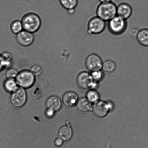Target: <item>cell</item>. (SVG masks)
<instances>
[{
    "label": "cell",
    "instance_id": "f1b7e54d",
    "mask_svg": "<svg viewBox=\"0 0 148 148\" xmlns=\"http://www.w3.org/2000/svg\"><path fill=\"white\" fill-rule=\"evenodd\" d=\"M64 142V141H63L62 139L60 138H57L56 139L55 141H54V144H55L56 146L58 147H61L62 146L63 143H64V142Z\"/></svg>",
    "mask_w": 148,
    "mask_h": 148
},
{
    "label": "cell",
    "instance_id": "ac0fdd59",
    "mask_svg": "<svg viewBox=\"0 0 148 148\" xmlns=\"http://www.w3.org/2000/svg\"><path fill=\"white\" fill-rule=\"evenodd\" d=\"M16 81L14 79H7L4 83V87L5 90L9 92L12 93L18 88Z\"/></svg>",
    "mask_w": 148,
    "mask_h": 148
},
{
    "label": "cell",
    "instance_id": "603a6c76",
    "mask_svg": "<svg viewBox=\"0 0 148 148\" xmlns=\"http://www.w3.org/2000/svg\"><path fill=\"white\" fill-rule=\"evenodd\" d=\"M30 71L35 76V77H38L41 75L42 73V70L40 66L36 64L31 67Z\"/></svg>",
    "mask_w": 148,
    "mask_h": 148
},
{
    "label": "cell",
    "instance_id": "9c48e42d",
    "mask_svg": "<svg viewBox=\"0 0 148 148\" xmlns=\"http://www.w3.org/2000/svg\"><path fill=\"white\" fill-rule=\"evenodd\" d=\"M91 74L87 72L83 71L79 74L77 77V83L79 87L83 90L93 87L94 83Z\"/></svg>",
    "mask_w": 148,
    "mask_h": 148
},
{
    "label": "cell",
    "instance_id": "8fae6325",
    "mask_svg": "<svg viewBox=\"0 0 148 148\" xmlns=\"http://www.w3.org/2000/svg\"><path fill=\"white\" fill-rule=\"evenodd\" d=\"M133 13V9L130 5L126 3H121L117 6V15L127 20L130 18Z\"/></svg>",
    "mask_w": 148,
    "mask_h": 148
},
{
    "label": "cell",
    "instance_id": "7c38bea8",
    "mask_svg": "<svg viewBox=\"0 0 148 148\" xmlns=\"http://www.w3.org/2000/svg\"><path fill=\"white\" fill-rule=\"evenodd\" d=\"M78 97L77 93L73 92H68L63 95L62 101L65 107H72L77 104Z\"/></svg>",
    "mask_w": 148,
    "mask_h": 148
},
{
    "label": "cell",
    "instance_id": "cb8c5ba5",
    "mask_svg": "<svg viewBox=\"0 0 148 148\" xmlns=\"http://www.w3.org/2000/svg\"><path fill=\"white\" fill-rule=\"evenodd\" d=\"M91 74L93 79L96 81H99L103 77V73L101 70L92 72Z\"/></svg>",
    "mask_w": 148,
    "mask_h": 148
},
{
    "label": "cell",
    "instance_id": "30bf717a",
    "mask_svg": "<svg viewBox=\"0 0 148 148\" xmlns=\"http://www.w3.org/2000/svg\"><path fill=\"white\" fill-rule=\"evenodd\" d=\"M16 40L18 44L23 47H28L32 44L34 40L32 33L23 30L17 34Z\"/></svg>",
    "mask_w": 148,
    "mask_h": 148
},
{
    "label": "cell",
    "instance_id": "484cf974",
    "mask_svg": "<svg viewBox=\"0 0 148 148\" xmlns=\"http://www.w3.org/2000/svg\"><path fill=\"white\" fill-rule=\"evenodd\" d=\"M2 58L7 62L9 63L12 59V54L9 52H5L2 54Z\"/></svg>",
    "mask_w": 148,
    "mask_h": 148
},
{
    "label": "cell",
    "instance_id": "4316f807",
    "mask_svg": "<svg viewBox=\"0 0 148 148\" xmlns=\"http://www.w3.org/2000/svg\"><path fill=\"white\" fill-rule=\"evenodd\" d=\"M9 63L6 62L2 58V56H0V71L8 65Z\"/></svg>",
    "mask_w": 148,
    "mask_h": 148
},
{
    "label": "cell",
    "instance_id": "d6986e66",
    "mask_svg": "<svg viewBox=\"0 0 148 148\" xmlns=\"http://www.w3.org/2000/svg\"><path fill=\"white\" fill-rule=\"evenodd\" d=\"M63 8L67 10L75 9L78 4V0H59Z\"/></svg>",
    "mask_w": 148,
    "mask_h": 148
},
{
    "label": "cell",
    "instance_id": "e0dca14e",
    "mask_svg": "<svg viewBox=\"0 0 148 148\" xmlns=\"http://www.w3.org/2000/svg\"><path fill=\"white\" fill-rule=\"evenodd\" d=\"M116 65L114 61L111 60H107L103 62L102 70L107 73H113L116 70Z\"/></svg>",
    "mask_w": 148,
    "mask_h": 148
},
{
    "label": "cell",
    "instance_id": "ba28073f",
    "mask_svg": "<svg viewBox=\"0 0 148 148\" xmlns=\"http://www.w3.org/2000/svg\"><path fill=\"white\" fill-rule=\"evenodd\" d=\"M112 108L110 103L103 101H98L94 103L92 108L93 114L99 118L105 117Z\"/></svg>",
    "mask_w": 148,
    "mask_h": 148
},
{
    "label": "cell",
    "instance_id": "f546056e",
    "mask_svg": "<svg viewBox=\"0 0 148 148\" xmlns=\"http://www.w3.org/2000/svg\"><path fill=\"white\" fill-rule=\"evenodd\" d=\"M75 9H71L67 10L68 13L70 15H73L75 12Z\"/></svg>",
    "mask_w": 148,
    "mask_h": 148
},
{
    "label": "cell",
    "instance_id": "2e32d148",
    "mask_svg": "<svg viewBox=\"0 0 148 148\" xmlns=\"http://www.w3.org/2000/svg\"><path fill=\"white\" fill-rule=\"evenodd\" d=\"M136 40L141 45L148 47V28H145L140 30Z\"/></svg>",
    "mask_w": 148,
    "mask_h": 148
},
{
    "label": "cell",
    "instance_id": "52a82bcc",
    "mask_svg": "<svg viewBox=\"0 0 148 148\" xmlns=\"http://www.w3.org/2000/svg\"><path fill=\"white\" fill-rule=\"evenodd\" d=\"M103 62L99 56L95 53H92L86 58L85 66L88 70L92 72L101 70Z\"/></svg>",
    "mask_w": 148,
    "mask_h": 148
},
{
    "label": "cell",
    "instance_id": "5b68a950",
    "mask_svg": "<svg viewBox=\"0 0 148 148\" xmlns=\"http://www.w3.org/2000/svg\"><path fill=\"white\" fill-rule=\"evenodd\" d=\"M106 25L105 21L98 17H93L88 23L87 32L90 35L100 34L104 31Z\"/></svg>",
    "mask_w": 148,
    "mask_h": 148
},
{
    "label": "cell",
    "instance_id": "7402d4cb",
    "mask_svg": "<svg viewBox=\"0 0 148 148\" xmlns=\"http://www.w3.org/2000/svg\"><path fill=\"white\" fill-rule=\"evenodd\" d=\"M18 73L14 69H10L5 73V76L7 79H14L16 78Z\"/></svg>",
    "mask_w": 148,
    "mask_h": 148
},
{
    "label": "cell",
    "instance_id": "d4e9b609",
    "mask_svg": "<svg viewBox=\"0 0 148 148\" xmlns=\"http://www.w3.org/2000/svg\"><path fill=\"white\" fill-rule=\"evenodd\" d=\"M139 31H140V30L137 27H133V28L131 29L130 31H129V35L132 38L136 39Z\"/></svg>",
    "mask_w": 148,
    "mask_h": 148
},
{
    "label": "cell",
    "instance_id": "8992f818",
    "mask_svg": "<svg viewBox=\"0 0 148 148\" xmlns=\"http://www.w3.org/2000/svg\"><path fill=\"white\" fill-rule=\"evenodd\" d=\"M10 98V101L13 107L21 108L26 103L27 96L25 90L22 88H18L13 92Z\"/></svg>",
    "mask_w": 148,
    "mask_h": 148
},
{
    "label": "cell",
    "instance_id": "4fadbf2b",
    "mask_svg": "<svg viewBox=\"0 0 148 148\" xmlns=\"http://www.w3.org/2000/svg\"><path fill=\"white\" fill-rule=\"evenodd\" d=\"M46 106L47 109H51L56 112L61 108L62 102L58 96H51L49 97L46 101Z\"/></svg>",
    "mask_w": 148,
    "mask_h": 148
},
{
    "label": "cell",
    "instance_id": "83f0119b",
    "mask_svg": "<svg viewBox=\"0 0 148 148\" xmlns=\"http://www.w3.org/2000/svg\"><path fill=\"white\" fill-rule=\"evenodd\" d=\"M56 112L51 109H47L46 111V115L48 117H53Z\"/></svg>",
    "mask_w": 148,
    "mask_h": 148
},
{
    "label": "cell",
    "instance_id": "7a4b0ae2",
    "mask_svg": "<svg viewBox=\"0 0 148 148\" xmlns=\"http://www.w3.org/2000/svg\"><path fill=\"white\" fill-rule=\"evenodd\" d=\"M21 21L24 30L32 33L38 31L41 24L39 16L34 13L26 14L23 17Z\"/></svg>",
    "mask_w": 148,
    "mask_h": 148
},
{
    "label": "cell",
    "instance_id": "9a60e30c",
    "mask_svg": "<svg viewBox=\"0 0 148 148\" xmlns=\"http://www.w3.org/2000/svg\"><path fill=\"white\" fill-rule=\"evenodd\" d=\"M77 108L79 111L83 113L88 112L92 108L91 103L86 98H82L78 100Z\"/></svg>",
    "mask_w": 148,
    "mask_h": 148
},
{
    "label": "cell",
    "instance_id": "3957f363",
    "mask_svg": "<svg viewBox=\"0 0 148 148\" xmlns=\"http://www.w3.org/2000/svg\"><path fill=\"white\" fill-rule=\"evenodd\" d=\"M127 26V20L118 16L108 21V28L111 34L120 35L125 31Z\"/></svg>",
    "mask_w": 148,
    "mask_h": 148
},
{
    "label": "cell",
    "instance_id": "277c9868",
    "mask_svg": "<svg viewBox=\"0 0 148 148\" xmlns=\"http://www.w3.org/2000/svg\"><path fill=\"white\" fill-rule=\"evenodd\" d=\"M17 84L23 88L31 87L35 82V76L31 71L24 70L18 73L16 78Z\"/></svg>",
    "mask_w": 148,
    "mask_h": 148
},
{
    "label": "cell",
    "instance_id": "4dcf8cb0",
    "mask_svg": "<svg viewBox=\"0 0 148 148\" xmlns=\"http://www.w3.org/2000/svg\"><path fill=\"white\" fill-rule=\"evenodd\" d=\"M112 0H99L100 3H107L112 2Z\"/></svg>",
    "mask_w": 148,
    "mask_h": 148
},
{
    "label": "cell",
    "instance_id": "ffe728a7",
    "mask_svg": "<svg viewBox=\"0 0 148 148\" xmlns=\"http://www.w3.org/2000/svg\"><path fill=\"white\" fill-rule=\"evenodd\" d=\"M86 97L90 102L95 103L99 101L100 95L96 90H92L88 92L86 94Z\"/></svg>",
    "mask_w": 148,
    "mask_h": 148
},
{
    "label": "cell",
    "instance_id": "5bb4252c",
    "mask_svg": "<svg viewBox=\"0 0 148 148\" xmlns=\"http://www.w3.org/2000/svg\"><path fill=\"white\" fill-rule=\"evenodd\" d=\"M73 132L72 129L69 126H63L59 129L58 132V138L64 142L70 140L72 137Z\"/></svg>",
    "mask_w": 148,
    "mask_h": 148
},
{
    "label": "cell",
    "instance_id": "6da1fadb",
    "mask_svg": "<svg viewBox=\"0 0 148 148\" xmlns=\"http://www.w3.org/2000/svg\"><path fill=\"white\" fill-rule=\"evenodd\" d=\"M117 6L112 2L100 3L96 10L97 16L108 22L116 16Z\"/></svg>",
    "mask_w": 148,
    "mask_h": 148
},
{
    "label": "cell",
    "instance_id": "44dd1931",
    "mask_svg": "<svg viewBox=\"0 0 148 148\" xmlns=\"http://www.w3.org/2000/svg\"><path fill=\"white\" fill-rule=\"evenodd\" d=\"M11 31L14 34H18L23 29L21 21H13L11 25Z\"/></svg>",
    "mask_w": 148,
    "mask_h": 148
}]
</instances>
